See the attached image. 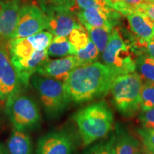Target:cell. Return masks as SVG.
Masks as SVG:
<instances>
[{
    "label": "cell",
    "mask_w": 154,
    "mask_h": 154,
    "mask_svg": "<svg viewBox=\"0 0 154 154\" xmlns=\"http://www.w3.org/2000/svg\"><path fill=\"white\" fill-rule=\"evenodd\" d=\"M73 141L65 132L49 133L38 140L36 154H72Z\"/></svg>",
    "instance_id": "13"
},
{
    "label": "cell",
    "mask_w": 154,
    "mask_h": 154,
    "mask_svg": "<svg viewBox=\"0 0 154 154\" xmlns=\"http://www.w3.org/2000/svg\"><path fill=\"white\" fill-rule=\"evenodd\" d=\"M47 29V17L42 8L36 5L21 7L16 31L11 39L34 35Z\"/></svg>",
    "instance_id": "9"
},
{
    "label": "cell",
    "mask_w": 154,
    "mask_h": 154,
    "mask_svg": "<svg viewBox=\"0 0 154 154\" xmlns=\"http://www.w3.org/2000/svg\"><path fill=\"white\" fill-rule=\"evenodd\" d=\"M146 153L147 154H154V149H145Z\"/></svg>",
    "instance_id": "34"
},
{
    "label": "cell",
    "mask_w": 154,
    "mask_h": 154,
    "mask_svg": "<svg viewBox=\"0 0 154 154\" xmlns=\"http://www.w3.org/2000/svg\"><path fill=\"white\" fill-rule=\"evenodd\" d=\"M136 154H144V153H142V152H140V151H138L137 152V153H136Z\"/></svg>",
    "instance_id": "37"
},
{
    "label": "cell",
    "mask_w": 154,
    "mask_h": 154,
    "mask_svg": "<svg viewBox=\"0 0 154 154\" xmlns=\"http://www.w3.org/2000/svg\"><path fill=\"white\" fill-rule=\"evenodd\" d=\"M116 154H136L138 151L137 140L120 129L115 136Z\"/></svg>",
    "instance_id": "19"
},
{
    "label": "cell",
    "mask_w": 154,
    "mask_h": 154,
    "mask_svg": "<svg viewBox=\"0 0 154 154\" xmlns=\"http://www.w3.org/2000/svg\"><path fill=\"white\" fill-rule=\"evenodd\" d=\"M6 113L16 130L33 129L39 125L41 113L32 98L17 94L6 101Z\"/></svg>",
    "instance_id": "6"
},
{
    "label": "cell",
    "mask_w": 154,
    "mask_h": 154,
    "mask_svg": "<svg viewBox=\"0 0 154 154\" xmlns=\"http://www.w3.org/2000/svg\"><path fill=\"white\" fill-rule=\"evenodd\" d=\"M99 49L90 38V41L88 42L86 47L77 51L74 56L78 60L80 66H82L96 62L99 58Z\"/></svg>",
    "instance_id": "23"
},
{
    "label": "cell",
    "mask_w": 154,
    "mask_h": 154,
    "mask_svg": "<svg viewBox=\"0 0 154 154\" xmlns=\"http://www.w3.org/2000/svg\"><path fill=\"white\" fill-rule=\"evenodd\" d=\"M75 14L81 24L111 30L113 29L120 17L118 11L110 7H91L79 11Z\"/></svg>",
    "instance_id": "11"
},
{
    "label": "cell",
    "mask_w": 154,
    "mask_h": 154,
    "mask_svg": "<svg viewBox=\"0 0 154 154\" xmlns=\"http://www.w3.org/2000/svg\"><path fill=\"white\" fill-rule=\"evenodd\" d=\"M140 109H154V83L147 81L143 84L140 93Z\"/></svg>",
    "instance_id": "25"
},
{
    "label": "cell",
    "mask_w": 154,
    "mask_h": 154,
    "mask_svg": "<svg viewBox=\"0 0 154 154\" xmlns=\"http://www.w3.org/2000/svg\"><path fill=\"white\" fill-rule=\"evenodd\" d=\"M142 78L136 73L117 76L111 87L116 109L126 117L134 116L140 110Z\"/></svg>",
    "instance_id": "3"
},
{
    "label": "cell",
    "mask_w": 154,
    "mask_h": 154,
    "mask_svg": "<svg viewBox=\"0 0 154 154\" xmlns=\"http://www.w3.org/2000/svg\"><path fill=\"white\" fill-rule=\"evenodd\" d=\"M53 39V35L49 32H38L27 37L11 39L7 47L11 58H26L36 51L47 49Z\"/></svg>",
    "instance_id": "10"
},
{
    "label": "cell",
    "mask_w": 154,
    "mask_h": 154,
    "mask_svg": "<svg viewBox=\"0 0 154 154\" xmlns=\"http://www.w3.org/2000/svg\"><path fill=\"white\" fill-rule=\"evenodd\" d=\"M3 3L4 2L0 1V17H1V14H2V7H3Z\"/></svg>",
    "instance_id": "35"
},
{
    "label": "cell",
    "mask_w": 154,
    "mask_h": 154,
    "mask_svg": "<svg viewBox=\"0 0 154 154\" xmlns=\"http://www.w3.org/2000/svg\"><path fill=\"white\" fill-rule=\"evenodd\" d=\"M22 86L11 63L7 44L0 41V100L7 101L19 94Z\"/></svg>",
    "instance_id": "8"
},
{
    "label": "cell",
    "mask_w": 154,
    "mask_h": 154,
    "mask_svg": "<svg viewBox=\"0 0 154 154\" xmlns=\"http://www.w3.org/2000/svg\"><path fill=\"white\" fill-rule=\"evenodd\" d=\"M151 2V3L154 4V0H149V2Z\"/></svg>",
    "instance_id": "38"
},
{
    "label": "cell",
    "mask_w": 154,
    "mask_h": 154,
    "mask_svg": "<svg viewBox=\"0 0 154 154\" xmlns=\"http://www.w3.org/2000/svg\"><path fill=\"white\" fill-rule=\"evenodd\" d=\"M69 40L76 49V51L86 47L90 38L83 26L74 29L69 35Z\"/></svg>",
    "instance_id": "24"
},
{
    "label": "cell",
    "mask_w": 154,
    "mask_h": 154,
    "mask_svg": "<svg viewBox=\"0 0 154 154\" xmlns=\"http://www.w3.org/2000/svg\"><path fill=\"white\" fill-rule=\"evenodd\" d=\"M126 17L130 29L137 36L138 47L146 48L148 44L154 39V21L138 11L127 15Z\"/></svg>",
    "instance_id": "16"
},
{
    "label": "cell",
    "mask_w": 154,
    "mask_h": 154,
    "mask_svg": "<svg viewBox=\"0 0 154 154\" xmlns=\"http://www.w3.org/2000/svg\"><path fill=\"white\" fill-rule=\"evenodd\" d=\"M118 76L107 66L100 62L76 67L63 82L71 101H88L106 95Z\"/></svg>",
    "instance_id": "1"
},
{
    "label": "cell",
    "mask_w": 154,
    "mask_h": 154,
    "mask_svg": "<svg viewBox=\"0 0 154 154\" xmlns=\"http://www.w3.org/2000/svg\"><path fill=\"white\" fill-rule=\"evenodd\" d=\"M88 154H116L115 136L105 143L95 146Z\"/></svg>",
    "instance_id": "26"
},
{
    "label": "cell",
    "mask_w": 154,
    "mask_h": 154,
    "mask_svg": "<svg viewBox=\"0 0 154 154\" xmlns=\"http://www.w3.org/2000/svg\"><path fill=\"white\" fill-rule=\"evenodd\" d=\"M47 54L51 57H65L74 56L76 50L65 36H54L47 48Z\"/></svg>",
    "instance_id": "18"
},
{
    "label": "cell",
    "mask_w": 154,
    "mask_h": 154,
    "mask_svg": "<svg viewBox=\"0 0 154 154\" xmlns=\"http://www.w3.org/2000/svg\"><path fill=\"white\" fill-rule=\"evenodd\" d=\"M137 133L143 143L145 149H154V129L153 128H138Z\"/></svg>",
    "instance_id": "27"
},
{
    "label": "cell",
    "mask_w": 154,
    "mask_h": 154,
    "mask_svg": "<svg viewBox=\"0 0 154 154\" xmlns=\"http://www.w3.org/2000/svg\"><path fill=\"white\" fill-rule=\"evenodd\" d=\"M0 154H9L8 150L5 149V146H4L2 143H0Z\"/></svg>",
    "instance_id": "33"
},
{
    "label": "cell",
    "mask_w": 154,
    "mask_h": 154,
    "mask_svg": "<svg viewBox=\"0 0 154 154\" xmlns=\"http://www.w3.org/2000/svg\"><path fill=\"white\" fill-rule=\"evenodd\" d=\"M46 5H51L55 7H63L70 9L73 12L76 13V3L75 0H47L44 5L41 6V8H43Z\"/></svg>",
    "instance_id": "30"
},
{
    "label": "cell",
    "mask_w": 154,
    "mask_h": 154,
    "mask_svg": "<svg viewBox=\"0 0 154 154\" xmlns=\"http://www.w3.org/2000/svg\"><path fill=\"white\" fill-rule=\"evenodd\" d=\"M138 119L143 128L154 129V109L140 111Z\"/></svg>",
    "instance_id": "29"
},
{
    "label": "cell",
    "mask_w": 154,
    "mask_h": 154,
    "mask_svg": "<svg viewBox=\"0 0 154 154\" xmlns=\"http://www.w3.org/2000/svg\"><path fill=\"white\" fill-rule=\"evenodd\" d=\"M136 64L140 75L154 83V58L147 54H140L136 58Z\"/></svg>",
    "instance_id": "22"
},
{
    "label": "cell",
    "mask_w": 154,
    "mask_h": 154,
    "mask_svg": "<svg viewBox=\"0 0 154 154\" xmlns=\"http://www.w3.org/2000/svg\"><path fill=\"white\" fill-rule=\"evenodd\" d=\"M20 0L4 2L0 17V41L8 43L16 31L20 10Z\"/></svg>",
    "instance_id": "15"
},
{
    "label": "cell",
    "mask_w": 154,
    "mask_h": 154,
    "mask_svg": "<svg viewBox=\"0 0 154 154\" xmlns=\"http://www.w3.org/2000/svg\"><path fill=\"white\" fill-rule=\"evenodd\" d=\"M74 121L84 146L105 137L112 129L113 115L105 101L92 103L75 113Z\"/></svg>",
    "instance_id": "2"
},
{
    "label": "cell",
    "mask_w": 154,
    "mask_h": 154,
    "mask_svg": "<svg viewBox=\"0 0 154 154\" xmlns=\"http://www.w3.org/2000/svg\"><path fill=\"white\" fill-rule=\"evenodd\" d=\"M31 82L40 96L44 111L51 118L61 114L70 103L63 82L36 75L31 78Z\"/></svg>",
    "instance_id": "4"
},
{
    "label": "cell",
    "mask_w": 154,
    "mask_h": 154,
    "mask_svg": "<svg viewBox=\"0 0 154 154\" xmlns=\"http://www.w3.org/2000/svg\"><path fill=\"white\" fill-rule=\"evenodd\" d=\"M40 1H41V6H42V5H44V4H45L47 0H40Z\"/></svg>",
    "instance_id": "36"
},
{
    "label": "cell",
    "mask_w": 154,
    "mask_h": 154,
    "mask_svg": "<svg viewBox=\"0 0 154 154\" xmlns=\"http://www.w3.org/2000/svg\"><path fill=\"white\" fill-rule=\"evenodd\" d=\"M76 12L91 7H109L105 0H75ZM75 13V14H76Z\"/></svg>",
    "instance_id": "28"
},
{
    "label": "cell",
    "mask_w": 154,
    "mask_h": 154,
    "mask_svg": "<svg viewBox=\"0 0 154 154\" xmlns=\"http://www.w3.org/2000/svg\"><path fill=\"white\" fill-rule=\"evenodd\" d=\"M133 53L131 48L125 43L118 29H113L110 39L102 54L103 64L118 76L134 73L136 64Z\"/></svg>",
    "instance_id": "5"
},
{
    "label": "cell",
    "mask_w": 154,
    "mask_h": 154,
    "mask_svg": "<svg viewBox=\"0 0 154 154\" xmlns=\"http://www.w3.org/2000/svg\"><path fill=\"white\" fill-rule=\"evenodd\" d=\"M145 1L146 2H149V0H145Z\"/></svg>",
    "instance_id": "39"
},
{
    "label": "cell",
    "mask_w": 154,
    "mask_h": 154,
    "mask_svg": "<svg viewBox=\"0 0 154 154\" xmlns=\"http://www.w3.org/2000/svg\"><path fill=\"white\" fill-rule=\"evenodd\" d=\"M79 66L75 56H68L54 60L48 59L36 73L41 76L64 82L72 71Z\"/></svg>",
    "instance_id": "12"
},
{
    "label": "cell",
    "mask_w": 154,
    "mask_h": 154,
    "mask_svg": "<svg viewBox=\"0 0 154 154\" xmlns=\"http://www.w3.org/2000/svg\"><path fill=\"white\" fill-rule=\"evenodd\" d=\"M136 11L146 14L154 21V4L151 2H144L141 4L136 9Z\"/></svg>",
    "instance_id": "31"
},
{
    "label": "cell",
    "mask_w": 154,
    "mask_h": 154,
    "mask_svg": "<svg viewBox=\"0 0 154 154\" xmlns=\"http://www.w3.org/2000/svg\"><path fill=\"white\" fill-rule=\"evenodd\" d=\"M83 26L87 30L88 36L98 48L99 52H103L110 39L113 30L101 27H94L88 24Z\"/></svg>",
    "instance_id": "20"
},
{
    "label": "cell",
    "mask_w": 154,
    "mask_h": 154,
    "mask_svg": "<svg viewBox=\"0 0 154 154\" xmlns=\"http://www.w3.org/2000/svg\"><path fill=\"white\" fill-rule=\"evenodd\" d=\"M9 154H32V143L29 136L23 131L15 129L7 144Z\"/></svg>",
    "instance_id": "17"
},
{
    "label": "cell",
    "mask_w": 154,
    "mask_h": 154,
    "mask_svg": "<svg viewBox=\"0 0 154 154\" xmlns=\"http://www.w3.org/2000/svg\"><path fill=\"white\" fill-rule=\"evenodd\" d=\"M146 50H147V53L150 56L154 58V39L151 41L150 43L148 44L147 47H146Z\"/></svg>",
    "instance_id": "32"
},
{
    "label": "cell",
    "mask_w": 154,
    "mask_h": 154,
    "mask_svg": "<svg viewBox=\"0 0 154 154\" xmlns=\"http://www.w3.org/2000/svg\"><path fill=\"white\" fill-rule=\"evenodd\" d=\"M49 59L47 50L36 51L26 58H11V63L18 74L23 86H26L34 73Z\"/></svg>",
    "instance_id": "14"
},
{
    "label": "cell",
    "mask_w": 154,
    "mask_h": 154,
    "mask_svg": "<svg viewBox=\"0 0 154 154\" xmlns=\"http://www.w3.org/2000/svg\"><path fill=\"white\" fill-rule=\"evenodd\" d=\"M42 9L47 17L46 29L53 36L67 37L74 29L82 26L70 9L51 5H46Z\"/></svg>",
    "instance_id": "7"
},
{
    "label": "cell",
    "mask_w": 154,
    "mask_h": 154,
    "mask_svg": "<svg viewBox=\"0 0 154 154\" xmlns=\"http://www.w3.org/2000/svg\"><path fill=\"white\" fill-rule=\"evenodd\" d=\"M105 2L111 9L125 17L136 11L141 4L146 2L145 0H105Z\"/></svg>",
    "instance_id": "21"
}]
</instances>
